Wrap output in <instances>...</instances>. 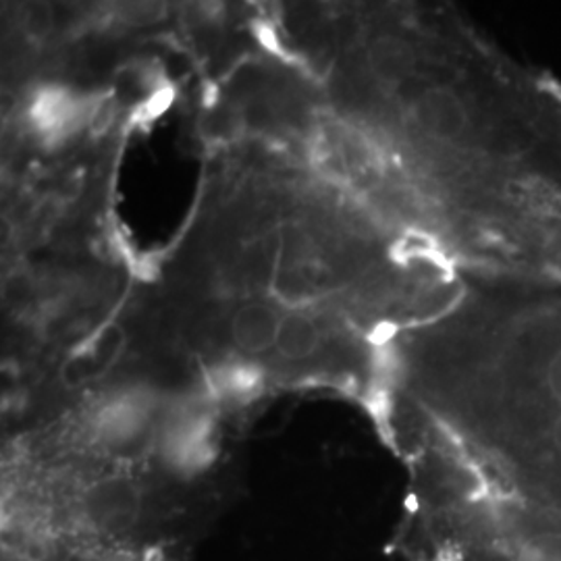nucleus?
<instances>
[{"mask_svg":"<svg viewBox=\"0 0 561 561\" xmlns=\"http://www.w3.org/2000/svg\"><path fill=\"white\" fill-rule=\"evenodd\" d=\"M321 343L319 327L301 314H289L280 319L279 335H277V354L289 362H300L310 358Z\"/></svg>","mask_w":561,"mask_h":561,"instance_id":"nucleus-7","label":"nucleus"},{"mask_svg":"<svg viewBox=\"0 0 561 561\" xmlns=\"http://www.w3.org/2000/svg\"><path fill=\"white\" fill-rule=\"evenodd\" d=\"M81 106L65 90H42L32 104V119L42 134L59 138L69 134L80 119Z\"/></svg>","mask_w":561,"mask_h":561,"instance_id":"nucleus-5","label":"nucleus"},{"mask_svg":"<svg viewBox=\"0 0 561 561\" xmlns=\"http://www.w3.org/2000/svg\"><path fill=\"white\" fill-rule=\"evenodd\" d=\"M280 319L266 304H248L231 321V335L236 345L250 356L264 354L277 345Z\"/></svg>","mask_w":561,"mask_h":561,"instance_id":"nucleus-4","label":"nucleus"},{"mask_svg":"<svg viewBox=\"0 0 561 561\" xmlns=\"http://www.w3.org/2000/svg\"><path fill=\"white\" fill-rule=\"evenodd\" d=\"M162 15H164L162 4H154V2H136V4L123 7V20L131 25H148L161 20Z\"/></svg>","mask_w":561,"mask_h":561,"instance_id":"nucleus-9","label":"nucleus"},{"mask_svg":"<svg viewBox=\"0 0 561 561\" xmlns=\"http://www.w3.org/2000/svg\"><path fill=\"white\" fill-rule=\"evenodd\" d=\"M88 449L13 454L0 503V549L23 561H181L180 510L148 470L136 442L88 419Z\"/></svg>","mask_w":561,"mask_h":561,"instance_id":"nucleus-1","label":"nucleus"},{"mask_svg":"<svg viewBox=\"0 0 561 561\" xmlns=\"http://www.w3.org/2000/svg\"><path fill=\"white\" fill-rule=\"evenodd\" d=\"M516 561H561V533L541 530L522 539Z\"/></svg>","mask_w":561,"mask_h":561,"instance_id":"nucleus-8","label":"nucleus"},{"mask_svg":"<svg viewBox=\"0 0 561 561\" xmlns=\"http://www.w3.org/2000/svg\"><path fill=\"white\" fill-rule=\"evenodd\" d=\"M545 387L549 398L561 405V347L545 366Z\"/></svg>","mask_w":561,"mask_h":561,"instance_id":"nucleus-11","label":"nucleus"},{"mask_svg":"<svg viewBox=\"0 0 561 561\" xmlns=\"http://www.w3.org/2000/svg\"><path fill=\"white\" fill-rule=\"evenodd\" d=\"M25 30L32 38H46L53 30V11L48 7H34L30 13H27V20H25Z\"/></svg>","mask_w":561,"mask_h":561,"instance_id":"nucleus-10","label":"nucleus"},{"mask_svg":"<svg viewBox=\"0 0 561 561\" xmlns=\"http://www.w3.org/2000/svg\"><path fill=\"white\" fill-rule=\"evenodd\" d=\"M549 443L556 449V454L561 458V412L556 416V421L549 426Z\"/></svg>","mask_w":561,"mask_h":561,"instance_id":"nucleus-12","label":"nucleus"},{"mask_svg":"<svg viewBox=\"0 0 561 561\" xmlns=\"http://www.w3.org/2000/svg\"><path fill=\"white\" fill-rule=\"evenodd\" d=\"M125 335L119 324H108L94 333L90 340L69 354L60 366V379L67 387H81L85 382L101 379L102 375L119 358Z\"/></svg>","mask_w":561,"mask_h":561,"instance_id":"nucleus-2","label":"nucleus"},{"mask_svg":"<svg viewBox=\"0 0 561 561\" xmlns=\"http://www.w3.org/2000/svg\"><path fill=\"white\" fill-rule=\"evenodd\" d=\"M414 117L422 127L442 140H454L468 125L460 99L443 88L426 90L414 104Z\"/></svg>","mask_w":561,"mask_h":561,"instance_id":"nucleus-3","label":"nucleus"},{"mask_svg":"<svg viewBox=\"0 0 561 561\" xmlns=\"http://www.w3.org/2000/svg\"><path fill=\"white\" fill-rule=\"evenodd\" d=\"M368 62L379 80L385 83H401L412 76L416 57L408 42L393 36H381L370 44Z\"/></svg>","mask_w":561,"mask_h":561,"instance_id":"nucleus-6","label":"nucleus"}]
</instances>
